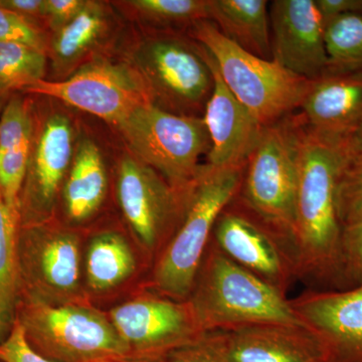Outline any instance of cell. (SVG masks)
<instances>
[{
    "instance_id": "6da1fadb",
    "label": "cell",
    "mask_w": 362,
    "mask_h": 362,
    "mask_svg": "<svg viewBox=\"0 0 362 362\" xmlns=\"http://www.w3.org/2000/svg\"><path fill=\"white\" fill-rule=\"evenodd\" d=\"M343 161L344 156L337 141L317 134L302 123L295 204V262L298 279L328 290H345L342 226L337 207V185Z\"/></svg>"
},
{
    "instance_id": "7a4b0ae2",
    "label": "cell",
    "mask_w": 362,
    "mask_h": 362,
    "mask_svg": "<svg viewBox=\"0 0 362 362\" xmlns=\"http://www.w3.org/2000/svg\"><path fill=\"white\" fill-rule=\"evenodd\" d=\"M187 301L204 333L255 324L306 326L287 297L235 264L213 240Z\"/></svg>"
},
{
    "instance_id": "3957f363",
    "label": "cell",
    "mask_w": 362,
    "mask_h": 362,
    "mask_svg": "<svg viewBox=\"0 0 362 362\" xmlns=\"http://www.w3.org/2000/svg\"><path fill=\"white\" fill-rule=\"evenodd\" d=\"M246 165H202L173 239L154 262L142 287L187 301L218 216L239 194Z\"/></svg>"
},
{
    "instance_id": "277c9868",
    "label": "cell",
    "mask_w": 362,
    "mask_h": 362,
    "mask_svg": "<svg viewBox=\"0 0 362 362\" xmlns=\"http://www.w3.org/2000/svg\"><path fill=\"white\" fill-rule=\"evenodd\" d=\"M301 131L302 123L297 114L265 126L247 158L237 195L280 240L294 262L295 204Z\"/></svg>"
},
{
    "instance_id": "5b68a950",
    "label": "cell",
    "mask_w": 362,
    "mask_h": 362,
    "mask_svg": "<svg viewBox=\"0 0 362 362\" xmlns=\"http://www.w3.org/2000/svg\"><path fill=\"white\" fill-rule=\"evenodd\" d=\"M16 322L30 349L52 362L129 356L106 311L90 303L52 305L21 297Z\"/></svg>"
},
{
    "instance_id": "8992f818",
    "label": "cell",
    "mask_w": 362,
    "mask_h": 362,
    "mask_svg": "<svg viewBox=\"0 0 362 362\" xmlns=\"http://www.w3.org/2000/svg\"><path fill=\"white\" fill-rule=\"evenodd\" d=\"M192 35L213 57L233 96L264 127L299 110L311 81L295 75L275 59L267 61L244 51L211 21L195 23Z\"/></svg>"
},
{
    "instance_id": "52a82bcc",
    "label": "cell",
    "mask_w": 362,
    "mask_h": 362,
    "mask_svg": "<svg viewBox=\"0 0 362 362\" xmlns=\"http://www.w3.org/2000/svg\"><path fill=\"white\" fill-rule=\"evenodd\" d=\"M86 232L58 216L37 225L18 226L21 297L52 305L90 303L83 271Z\"/></svg>"
},
{
    "instance_id": "ba28073f",
    "label": "cell",
    "mask_w": 362,
    "mask_h": 362,
    "mask_svg": "<svg viewBox=\"0 0 362 362\" xmlns=\"http://www.w3.org/2000/svg\"><path fill=\"white\" fill-rule=\"evenodd\" d=\"M117 127L138 160L176 187L197 180L199 158L211 148L202 117L178 115L154 103L137 107Z\"/></svg>"
},
{
    "instance_id": "9c48e42d",
    "label": "cell",
    "mask_w": 362,
    "mask_h": 362,
    "mask_svg": "<svg viewBox=\"0 0 362 362\" xmlns=\"http://www.w3.org/2000/svg\"><path fill=\"white\" fill-rule=\"evenodd\" d=\"M194 181L176 187L137 158L126 157L119 164L117 202L128 230L152 266L180 225Z\"/></svg>"
},
{
    "instance_id": "30bf717a",
    "label": "cell",
    "mask_w": 362,
    "mask_h": 362,
    "mask_svg": "<svg viewBox=\"0 0 362 362\" xmlns=\"http://www.w3.org/2000/svg\"><path fill=\"white\" fill-rule=\"evenodd\" d=\"M106 313L133 358L159 361L204 333L189 302L144 287L107 309Z\"/></svg>"
},
{
    "instance_id": "8fae6325",
    "label": "cell",
    "mask_w": 362,
    "mask_h": 362,
    "mask_svg": "<svg viewBox=\"0 0 362 362\" xmlns=\"http://www.w3.org/2000/svg\"><path fill=\"white\" fill-rule=\"evenodd\" d=\"M21 93L61 100L116 126L137 107L153 103V94L143 76L104 59L88 64L59 82L37 81Z\"/></svg>"
},
{
    "instance_id": "7c38bea8",
    "label": "cell",
    "mask_w": 362,
    "mask_h": 362,
    "mask_svg": "<svg viewBox=\"0 0 362 362\" xmlns=\"http://www.w3.org/2000/svg\"><path fill=\"white\" fill-rule=\"evenodd\" d=\"M175 37L152 40L138 54L140 68L156 93L178 115L204 111L214 89V73L201 44Z\"/></svg>"
},
{
    "instance_id": "4fadbf2b",
    "label": "cell",
    "mask_w": 362,
    "mask_h": 362,
    "mask_svg": "<svg viewBox=\"0 0 362 362\" xmlns=\"http://www.w3.org/2000/svg\"><path fill=\"white\" fill-rule=\"evenodd\" d=\"M70 120L52 115L35 119L32 150L18 201L20 226L37 225L58 216L59 197L73 161Z\"/></svg>"
},
{
    "instance_id": "5bb4252c",
    "label": "cell",
    "mask_w": 362,
    "mask_h": 362,
    "mask_svg": "<svg viewBox=\"0 0 362 362\" xmlns=\"http://www.w3.org/2000/svg\"><path fill=\"white\" fill-rule=\"evenodd\" d=\"M152 262L129 230L101 226L86 232L83 271L86 295L106 311L141 288Z\"/></svg>"
},
{
    "instance_id": "9a60e30c",
    "label": "cell",
    "mask_w": 362,
    "mask_h": 362,
    "mask_svg": "<svg viewBox=\"0 0 362 362\" xmlns=\"http://www.w3.org/2000/svg\"><path fill=\"white\" fill-rule=\"evenodd\" d=\"M211 240L235 264L284 296L298 279L291 255L237 197L218 216Z\"/></svg>"
},
{
    "instance_id": "2e32d148",
    "label": "cell",
    "mask_w": 362,
    "mask_h": 362,
    "mask_svg": "<svg viewBox=\"0 0 362 362\" xmlns=\"http://www.w3.org/2000/svg\"><path fill=\"white\" fill-rule=\"evenodd\" d=\"M269 16L273 59L311 82L322 78L328 70L325 25L315 0H275Z\"/></svg>"
},
{
    "instance_id": "e0dca14e",
    "label": "cell",
    "mask_w": 362,
    "mask_h": 362,
    "mask_svg": "<svg viewBox=\"0 0 362 362\" xmlns=\"http://www.w3.org/2000/svg\"><path fill=\"white\" fill-rule=\"evenodd\" d=\"M290 303L322 344L326 362H362V285L305 292Z\"/></svg>"
},
{
    "instance_id": "ac0fdd59",
    "label": "cell",
    "mask_w": 362,
    "mask_h": 362,
    "mask_svg": "<svg viewBox=\"0 0 362 362\" xmlns=\"http://www.w3.org/2000/svg\"><path fill=\"white\" fill-rule=\"evenodd\" d=\"M209 333L228 362H326L322 344L307 326L255 324Z\"/></svg>"
},
{
    "instance_id": "d6986e66",
    "label": "cell",
    "mask_w": 362,
    "mask_h": 362,
    "mask_svg": "<svg viewBox=\"0 0 362 362\" xmlns=\"http://www.w3.org/2000/svg\"><path fill=\"white\" fill-rule=\"evenodd\" d=\"M206 52L214 73L213 92L202 116L211 141L207 164L214 168L246 165L264 126L233 96L221 78L213 57Z\"/></svg>"
},
{
    "instance_id": "ffe728a7",
    "label": "cell",
    "mask_w": 362,
    "mask_h": 362,
    "mask_svg": "<svg viewBox=\"0 0 362 362\" xmlns=\"http://www.w3.org/2000/svg\"><path fill=\"white\" fill-rule=\"evenodd\" d=\"M297 115L308 129L341 141L362 120V70L327 71L312 81Z\"/></svg>"
},
{
    "instance_id": "44dd1931",
    "label": "cell",
    "mask_w": 362,
    "mask_h": 362,
    "mask_svg": "<svg viewBox=\"0 0 362 362\" xmlns=\"http://www.w3.org/2000/svg\"><path fill=\"white\" fill-rule=\"evenodd\" d=\"M35 123L32 102L23 95H11L0 113V195L18 218Z\"/></svg>"
},
{
    "instance_id": "7402d4cb",
    "label": "cell",
    "mask_w": 362,
    "mask_h": 362,
    "mask_svg": "<svg viewBox=\"0 0 362 362\" xmlns=\"http://www.w3.org/2000/svg\"><path fill=\"white\" fill-rule=\"evenodd\" d=\"M108 175L101 152L90 140L78 145L59 202L66 225L85 230L101 211L108 195Z\"/></svg>"
},
{
    "instance_id": "603a6c76",
    "label": "cell",
    "mask_w": 362,
    "mask_h": 362,
    "mask_svg": "<svg viewBox=\"0 0 362 362\" xmlns=\"http://www.w3.org/2000/svg\"><path fill=\"white\" fill-rule=\"evenodd\" d=\"M266 0H209V20L221 33L254 56L273 59Z\"/></svg>"
},
{
    "instance_id": "cb8c5ba5",
    "label": "cell",
    "mask_w": 362,
    "mask_h": 362,
    "mask_svg": "<svg viewBox=\"0 0 362 362\" xmlns=\"http://www.w3.org/2000/svg\"><path fill=\"white\" fill-rule=\"evenodd\" d=\"M18 226V216L0 195V344L16 327L21 297L16 252Z\"/></svg>"
},
{
    "instance_id": "d4e9b609",
    "label": "cell",
    "mask_w": 362,
    "mask_h": 362,
    "mask_svg": "<svg viewBox=\"0 0 362 362\" xmlns=\"http://www.w3.org/2000/svg\"><path fill=\"white\" fill-rule=\"evenodd\" d=\"M106 20L101 7L87 2L70 23L58 30L52 42V52L61 65H70L89 51L103 35Z\"/></svg>"
},
{
    "instance_id": "484cf974",
    "label": "cell",
    "mask_w": 362,
    "mask_h": 362,
    "mask_svg": "<svg viewBox=\"0 0 362 362\" xmlns=\"http://www.w3.org/2000/svg\"><path fill=\"white\" fill-rule=\"evenodd\" d=\"M327 71L362 70V16L344 14L325 23Z\"/></svg>"
},
{
    "instance_id": "4316f807",
    "label": "cell",
    "mask_w": 362,
    "mask_h": 362,
    "mask_svg": "<svg viewBox=\"0 0 362 362\" xmlns=\"http://www.w3.org/2000/svg\"><path fill=\"white\" fill-rule=\"evenodd\" d=\"M47 69L45 52L26 45L0 42V95L23 92L44 80Z\"/></svg>"
},
{
    "instance_id": "83f0119b",
    "label": "cell",
    "mask_w": 362,
    "mask_h": 362,
    "mask_svg": "<svg viewBox=\"0 0 362 362\" xmlns=\"http://www.w3.org/2000/svg\"><path fill=\"white\" fill-rule=\"evenodd\" d=\"M131 4L149 20L192 25L209 20V0H136Z\"/></svg>"
},
{
    "instance_id": "f1b7e54d",
    "label": "cell",
    "mask_w": 362,
    "mask_h": 362,
    "mask_svg": "<svg viewBox=\"0 0 362 362\" xmlns=\"http://www.w3.org/2000/svg\"><path fill=\"white\" fill-rule=\"evenodd\" d=\"M338 218L342 228L362 218V157L343 161L337 185Z\"/></svg>"
},
{
    "instance_id": "f546056e",
    "label": "cell",
    "mask_w": 362,
    "mask_h": 362,
    "mask_svg": "<svg viewBox=\"0 0 362 362\" xmlns=\"http://www.w3.org/2000/svg\"><path fill=\"white\" fill-rule=\"evenodd\" d=\"M0 42H11L45 52V37L35 21L0 7Z\"/></svg>"
},
{
    "instance_id": "4dcf8cb0",
    "label": "cell",
    "mask_w": 362,
    "mask_h": 362,
    "mask_svg": "<svg viewBox=\"0 0 362 362\" xmlns=\"http://www.w3.org/2000/svg\"><path fill=\"white\" fill-rule=\"evenodd\" d=\"M341 261L345 290L362 285V218L342 228Z\"/></svg>"
},
{
    "instance_id": "1f68e13d",
    "label": "cell",
    "mask_w": 362,
    "mask_h": 362,
    "mask_svg": "<svg viewBox=\"0 0 362 362\" xmlns=\"http://www.w3.org/2000/svg\"><path fill=\"white\" fill-rule=\"evenodd\" d=\"M156 362H228L218 343L209 332L194 342L169 352Z\"/></svg>"
},
{
    "instance_id": "d6a6232c",
    "label": "cell",
    "mask_w": 362,
    "mask_h": 362,
    "mask_svg": "<svg viewBox=\"0 0 362 362\" xmlns=\"http://www.w3.org/2000/svg\"><path fill=\"white\" fill-rule=\"evenodd\" d=\"M0 359L4 362H52L30 349L18 322L9 337L0 344Z\"/></svg>"
},
{
    "instance_id": "836d02e7",
    "label": "cell",
    "mask_w": 362,
    "mask_h": 362,
    "mask_svg": "<svg viewBox=\"0 0 362 362\" xmlns=\"http://www.w3.org/2000/svg\"><path fill=\"white\" fill-rule=\"evenodd\" d=\"M87 1L83 0H45V18L54 28H63L84 8Z\"/></svg>"
},
{
    "instance_id": "e575fe53",
    "label": "cell",
    "mask_w": 362,
    "mask_h": 362,
    "mask_svg": "<svg viewBox=\"0 0 362 362\" xmlns=\"http://www.w3.org/2000/svg\"><path fill=\"white\" fill-rule=\"evenodd\" d=\"M315 2L324 25L344 14L362 16V0H315Z\"/></svg>"
},
{
    "instance_id": "d590c367",
    "label": "cell",
    "mask_w": 362,
    "mask_h": 362,
    "mask_svg": "<svg viewBox=\"0 0 362 362\" xmlns=\"http://www.w3.org/2000/svg\"><path fill=\"white\" fill-rule=\"evenodd\" d=\"M0 7L32 21L45 18V0H0Z\"/></svg>"
},
{
    "instance_id": "8d00e7d4",
    "label": "cell",
    "mask_w": 362,
    "mask_h": 362,
    "mask_svg": "<svg viewBox=\"0 0 362 362\" xmlns=\"http://www.w3.org/2000/svg\"><path fill=\"white\" fill-rule=\"evenodd\" d=\"M339 143L345 160L362 157V120Z\"/></svg>"
},
{
    "instance_id": "74e56055",
    "label": "cell",
    "mask_w": 362,
    "mask_h": 362,
    "mask_svg": "<svg viewBox=\"0 0 362 362\" xmlns=\"http://www.w3.org/2000/svg\"><path fill=\"white\" fill-rule=\"evenodd\" d=\"M103 362H156V361H144V359H137L133 358V357L125 356V357H119V358L111 359V361H107Z\"/></svg>"
},
{
    "instance_id": "f35d334b",
    "label": "cell",
    "mask_w": 362,
    "mask_h": 362,
    "mask_svg": "<svg viewBox=\"0 0 362 362\" xmlns=\"http://www.w3.org/2000/svg\"><path fill=\"white\" fill-rule=\"evenodd\" d=\"M11 95H0V113H1L2 109L6 106V102L8 101Z\"/></svg>"
},
{
    "instance_id": "ab89813d",
    "label": "cell",
    "mask_w": 362,
    "mask_h": 362,
    "mask_svg": "<svg viewBox=\"0 0 362 362\" xmlns=\"http://www.w3.org/2000/svg\"><path fill=\"white\" fill-rule=\"evenodd\" d=\"M0 362H4V361H1V359H0Z\"/></svg>"
}]
</instances>
